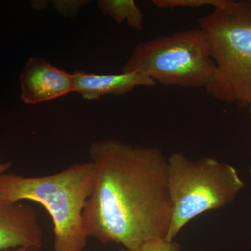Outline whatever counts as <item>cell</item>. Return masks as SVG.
Instances as JSON below:
<instances>
[{
	"label": "cell",
	"instance_id": "6da1fadb",
	"mask_svg": "<svg viewBox=\"0 0 251 251\" xmlns=\"http://www.w3.org/2000/svg\"><path fill=\"white\" fill-rule=\"evenodd\" d=\"M89 153L94 186L82 215L89 237L127 249L166 239L172 203L161 150L103 140L91 144Z\"/></svg>",
	"mask_w": 251,
	"mask_h": 251
},
{
	"label": "cell",
	"instance_id": "7a4b0ae2",
	"mask_svg": "<svg viewBox=\"0 0 251 251\" xmlns=\"http://www.w3.org/2000/svg\"><path fill=\"white\" fill-rule=\"evenodd\" d=\"M92 162L75 163L54 174L24 176L0 175V199L6 203L22 201L39 203L53 224L54 251H83L89 236L83 211L94 186Z\"/></svg>",
	"mask_w": 251,
	"mask_h": 251
},
{
	"label": "cell",
	"instance_id": "3957f363",
	"mask_svg": "<svg viewBox=\"0 0 251 251\" xmlns=\"http://www.w3.org/2000/svg\"><path fill=\"white\" fill-rule=\"evenodd\" d=\"M198 28L205 34L214 75L205 91L211 98L238 106L251 101V6L247 1L227 0L200 18Z\"/></svg>",
	"mask_w": 251,
	"mask_h": 251
},
{
	"label": "cell",
	"instance_id": "277c9868",
	"mask_svg": "<svg viewBox=\"0 0 251 251\" xmlns=\"http://www.w3.org/2000/svg\"><path fill=\"white\" fill-rule=\"evenodd\" d=\"M167 182L172 203L169 241L194 218L233 202L245 188L236 168L228 163L209 157L193 160L182 153L168 158Z\"/></svg>",
	"mask_w": 251,
	"mask_h": 251
},
{
	"label": "cell",
	"instance_id": "5b68a950",
	"mask_svg": "<svg viewBox=\"0 0 251 251\" xmlns=\"http://www.w3.org/2000/svg\"><path fill=\"white\" fill-rule=\"evenodd\" d=\"M214 71L205 34L198 27L139 43L122 67L123 72L141 73L156 84L204 90Z\"/></svg>",
	"mask_w": 251,
	"mask_h": 251
},
{
	"label": "cell",
	"instance_id": "8992f818",
	"mask_svg": "<svg viewBox=\"0 0 251 251\" xmlns=\"http://www.w3.org/2000/svg\"><path fill=\"white\" fill-rule=\"evenodd\" d=\"M21 100L36 105L75 92L74 77L41 57H31L20 75Z\"/></svg>",
	"mask_w": 251,
	"mask_h": 251
},
{
	"label": "cell",
	"instance_id": "52a82bcc",
	"mask_svg": "<svg viewBox=\"0 0 251 251\" xmlns=\"http://www.w3.org/2000/svg\"><path fill=\"white\" fill-rule=\"evenodd\" d=\"M43 231L35 209L21 202H0V251L42 247Z\"/></svg>",
	"mask_w": 251,
	"mask_h": 251
},
{
	"label": "cell",
	"instance_id": "ba28073f",
	"mask_svg": "<svg viewBox=\"0 0 251 251\" xmlns=\"http://www.w3.org/2000/svg\"><path fill=\"white\" fill-rule=\"evenodd\" d=\"M75 92L87 100H97L105 95H124L137 87H152L154 81L140 72L99 75L76 70L73 73Z\"/></svg>",
	"mask_w": 251,
	"mask_h": 251
},
{
	"label": "cell",
	"instance_id": "9c48e42d",
	"mask_svg": "<svg viewBox=\"0 0 251 251\" xmlns=\"http://www.w3.org/2000/svg\"><path fill=\"white\" fill-rule=\"evenodd\" d=\"M97 5L102 14L110 16L118 24L126 23L136 30L143 29V14L133 0H100Z\"/></svg>",
	"mask_w": 251,
	"mask_h": 251
},
{
	"label": "cell",
	"instance_id": "30bf717a",
	"mask_svg": "<svg viewBox=\"0 0 251 251\" xmlns=\"http://www.w3.org/2000/svg\"><path fill=\"white\" fill-rule=\"evenodd\" d=\"M227 0H153V4L161 9H173L175 8H201L212 6L213 8L224 7Z\"/></svg>",
	"mask_w": 251,
	"mask_h": 251
},
{
	"label": "cell",
	"instance_id": "8fae6325",
	"mask_svg": "<svg viewBox=\"0 0 251 251\" xmlns=\"http://www.w3.org/2000/svg\"><path fill=\"white\" fill-rule=\"evenodd\" d=\"M180 245L174 240L166 239H153L144 243L135 249H122L121 251H179Z\"/></svg>",
	"mask_w": 251,
	"mask_h": 251
},
{
	"label": "cell",
	"instance_id": "7c38bea8",
	"mask_svg": "<svg viewBox=\"0 0 251 251\" xmlns=\"http://www.w3.org/2000/svg\"><path fill=\"white\" fill-rule=\"evenodd\" d=\"M50 2L59 14L65 17H73L77 15L79 10L88 1L84 0H54Z\"/></svg>",
	"mask_w": 251,
	"mask_h": 251
},
{
	"label": "cell",
	"instance_id": "4fadbf2b",
	"mask_svg": "<svg viewBox=\"0 0 251 251\" xmlns=\"http://www.w3.org/2000/svg\"><path fill=\"white\" fill-rule=\"evenodd\" d=\"M2 251H43L41 247H22L11 248Z\"/></svg>",
	"mask_w": 251,
	"mask_h": 251
},
{
	"label": "cell",
	"instance_id": "5bb4252c",
	"mask_svg": "<svg viewBox=\"0 0 251 251\" xmlns=\"http://www.w3.org/2000/svg\"><path fill=\"white\" fill-rule=\"evenodd\" d=\"M11 166H12V163L11 162H2L1 159H0V175L6 173ZM0 202H1V199H0Z\"/></svg>",
	"mask_w": 251,
	"mask_h": 251
},
{
	"label": "cell",
	"instance_id": "9a60e30c",
	"mask_svg": "<svg viewBox=\"0 0 251 251\" xmlns=\"http://www.w3.org/2000/svg\"><path fill=\"white\" fill-rule=\"evenodd\" d=\"M249 115H250V120H251V101L249 105Z\"/></svg>",
	"mask_w": 251,
	"mask_h": 251
},
{
	"label": "cell",
	"instance_id": "2e32d148",
	"mask_svg": "<svg viewBox=\"0 0 251 251\" xmlns=\"http://www.w3.org/2000/svg\"><path fill=\"white\" fill-rule=\"evenodd\" d=\"M246 1H247V4L251 6V0H246Z\"/></svg>",
	"mask_w": 251,
	"mask_h": 251
},
{
	"label": "cell",
	"instance_id": "e0dca14e",
	"mask_svg": "<svg viewBox=\"0 0 251 251\" xmlns=\"http://www.w3.org/2000/svg\"><path fill=\"white\" fill-rule=\"evenodd\" d=\"M249 173H250V174L251 175V166H250V168H249Z\"/></svg>",
	"mask_w": 251,
	"mask_h": 251
}]
</instances>
